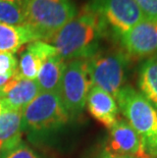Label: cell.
Returning <instances> with one entry per match:
<instances>
[{
	"instance_id": "1",
	"label": "cell",
	"mask_w": 157,
	"mask_h": 158,
	"mask_svg": "<svg viewBox=\"0 0 157 158\" xmlns=\"http://www.w3.org/2000/svg\"><path fill=\"white\" fill-rule=\"evenodd\" d=\"M108 34L105 23L88 5L49 40L64 60H88L100 51V44Z\"/></svg>"
},
{
	"instance_id": "2",
	"label": "cell",
	"mask_w": 157,
	"mask_h": 158,
	"mask_svg": "<svg viewBox=\"0 0 157 158\" xmlns=\"http://www.w3.org/2000/svg\"><path fill=\"white\" fill-rule=\"evenodd\" d=\"M72 119L57 93H40L23 110L22 133L32 145L49 147Z\"/></svg>"
},
{
	"instance_id": "3",
	"label": "cell",
	"mask_w": 157,
	"mask_h": 158,
	"mask_svg": "<svg viewBox=\"0 0 157 158\" xmlns=\"http://www.w3.org/2000/svg\"><path fill=\"white\" fill-rule=\"evenodd\" d=\"M119 111L142 139L146 152L157 157V110L141 93L123 86L115 97Z\"/></svg>"
},
{
	"instance_id": "4",
	"label": "cell",
	"mask_w": 157,
	"mask_h": 158,
	"mask_svg": "<svg viewBox=\"0 0 157 158\" xmlns=\"http://www.w3.org/2000/svg\"><path fill=\"white\" fill-rule=\"evenodd\" d=\"M76 15L72 0H26L27 25L46 42Z\"/></svg>"
},
{
	"instance_id": "5",
	"label": "cell",
	"mask_w": 157,
	"mask_h": 158,
	"mask_svg": "<svg viewBox=\"0 0 157 158\" xmlns=\"http://www.w3.org/2000/svg\"><path fill=\"white\" fill-rule=\"evenodd\" d=\"M129 60L122 49L99 51L87 60L92 86L98 87L115 98L126 82Z\"/></svg>"
},
{
	"instance_id": "6",
	"label": "cell",
	"mask_w": 157,
	"mask_h": 158,
	"mask_svg": "<svg viewBox=\"0 0 157 158\" xmlns=\"http://www.w3.org/2000/svg\"><path fill=\"white\" fill-rule=\"evenodd\" d=\"M91 88L88 61L76 59L66 62L57 94L72 118L78 117L85 109Z\"/></svg>"
},
{
	"instance_id": "7",
	"label": "cell",
	"mask_w": 157,
	"mask_h": 158,
	"mask_svg": "<svg viewBox=\"0 0 157 158\" xmlns=\"http://www.w3.org/2000/svg\"><path fill=\"white\" fill-rule=\"evenodd\" d=\"M88 6L99 15L116 39L146 19L135 0H91Z\"/></svg>"
},
{
	"instance_id": "8",
	"label": "cell",
	"mask_w": 157,
	"mask_h": 158,
	"mask_svg": "<svg viewBox=\"0 0 157 158\" xmlns=\"http://www.w3.org/2000/svg\"><path fill=\"white\" fill-rule=\"evenodd\" d=\"M119 41L129 58L157 56V19H144L123 35Z\"/></svg>"
},
{
	"instance_id": "9",
	"label": "cell",
	"mask_w": 157,
	"mask_h": 158,
	"mask_svg": "<svg viewBox=\"0 0 157 158\" xmlns=\"http://www.w3.org/2000/svg\"><path fill=\"white\" fill-rule=\"evenodd\" d=\"M109 130L105 146L108 151L134 158H151L146 152L142 139L126 119H118Z\"/></svg>"
},
{
	"instance_id": "10",
	"label": "cell",
	"mask_w": 157,
	"mask_h": 158,
	"mask_svg": "<svg viewBox=\"0 0 157 158\" xmlns=\"http://www.w3.org/2000/svg\"><path fill=\"white\" fill-rule=\"evenodd\" d=\"M40 93L36 80L14 76L0 89V100L6 107L23 111Z\"/></svg>"
},
{
	"instance_id": "11",
	"label": "cell",
	"mask_w": 157,
	"mask_h": 158,
	"mask_svg": "<svg viewBox=\"0 0 157 158\" xmlns=\"http://www.w3.org/2000/svg\"><path fill=\"white\" fill-rule=\"evenodd\" d=\"M57 54L55 47L43 40L29 43L21 53L16 75L28 80H36L43 62L50 56Z\"/></svg>"
},
{
	"instance_id": "12",
	"label": "cell",
	"mask_w": 157,
	"mask_h": 158,
	"mask_svg": "<svg viewBox=\"0 0 157 158\" xmlns=\"http://www.w3.org/2000/svg\"><path fill=\"white\" fill-rule=\"evenodd\" d=\"M86 106L90 115L108 129L118 122L119 109L115 98L98 87L90 89Z\"/></svg>"
},
{
	"instance_id": "13",
	"label": "cell",
	"mask_w": 157,
	"mask_h": 158,
	"mask_svg": "<svg viewBox=\"0 0 157 158\" xmlns=\"http://www.w3.org/2000/svg\"><path fill=\"white\" fill-rule=\"evenodd\" d=\"M36 40H41L40 36L28 25L10 26L0 23V52L15 53Z\"/></svg>"
},
{
	"instance_id": "14",
	"label": "cell",
	"mask_w": 157,
	"mask_h": 158,
	"mask_svg": "<svg viewBox=\"0 0 157 158\" xmlns=\"http://www.w3.org/2000/svg\"><path fill=\"white\" fill-rule=\"evenodd\" d=\"M66 61L58 54L50 56L39 69L36 82L41 93H58Z\"/></svg>"
},
{
	"instance_id": "15",
	"label": "cell",
	"mask_w": 157,
	"mask_h": 158,
	"mask_svg": "<svg viewBox=\"0 0 157 158\" xmlns=\"http://www.w3.org/2000/svg\"><path fill=\"white\" fill-rule=\"evenodd\" d=\"M22 110L5 107L0 115V150L22 140Z\"/></svg>"
},
{
	"instance_id": "16",
	"label": "cell",
	"mask_w": 157,
	"mask_h": 158,
	"mask_svg": "<svg viewBox=\"0 0 157 158\" xmlns=\"http://www.w3.org/2000/svg\"><path fill=\"white\" fill-rule=\"evenodd\" d=\"M138 87L141 94L157 110V56L150 57L139 69Z\"/></svg>"
},
{
	"instance_id": "17",
	"label": "cell",
	"mask_w": 157,
	"mask_h": 158,
	"mask_svg": "<svg viewBox=\"0 0 157 158\" xmlns=\"http://www.w3.org/2000/svg\"><path fill=\"white\" fill-rule=\"evenodd\" d=\"M0 23L10 26L27 25L26 0H0Z\"/></svg>"
},
{
	"instance_id": "18",
	"label": "cell",
	"mask_w": 157,
	"mask_h": 158,
	"mask_svg": "<svg viewBox=\"0 0 157 158\" xmlns=\"http://www.w3.org/2000/svg\"><path fill=\"white\" fill-rule=\"evenodd\" d=\"M0 158H49L45 154L35 149L24 140L4 147L0 150Z\"/></svg>"
},
{
	"instance_id": "19",
	"label": "cell",
	"mask_w": 157,
	"mask_h": 158,
	"mask_svg": "<svg viewBox=\"0 0 157 158\" xmlns=\"http://www.w3.org/2000/svg\"><path fill=\"white\" fill-rule=\"evenodd\" d=\"M19 60L13 53L0 52V89L16 75Z\"/></svg>"
},
{
	"instance_id": "20",
	"label": "cell",
	"mask_w": 157,
	"mask_h": 158,
	"mask_svg": "<svg viewBox=\"0 0 157 158\" xmlns=\"http://www.w3.org/2000/svg\"><path fill=\"white\" fill-rule=\"evenodd\" d=\"M146 19H157V0H135Z\"/></svg>"
},
{
	"instance_id": "21",
	"label": "cell",
	"mask_w": 157,
	"mask_h": 158,
	"mask_svg": "<svg viewBox=\"0 0 157 158\" xmlns=\"http://www.w3.org/2000/svg\"><path fill=\"white\" fill-rule=\"evenodd\" d=\"M94 158H134L131 156H126V155H119V154H115L108 151L106 148H104L103 150H101L100 152L97 154Z\"/></svg>"
},
{
	"instance_id": "22",
	"label": "cell",
	"mask_w": 157,
	"mask_h": 158,
	"mask_svg": "<svg viewBox=\"0 0 157 158\" xmlns=\"http://www.w3.org/2000/svg\"><path fill=\"white\" fill-rule=\"evenodd\" d=\"M5 104L2 102V100H0V115H1V113L3 112V110H4L5 108Z\"/></svg>"
},
{
	"instance_id": "23",
	"label": "cell",
	"mask_w": 157,
	"mask_h": 158,
	"mask_svg": "<svg viewBox=\"0 0 157 158\" xmlns=\"http://www.w3.org/2000/svg\"><path fill=\"white\" fill-rule=\"evenodd\" d=\"M154 158H157V157H154Z\"/></svg>"
}]
</instances>
